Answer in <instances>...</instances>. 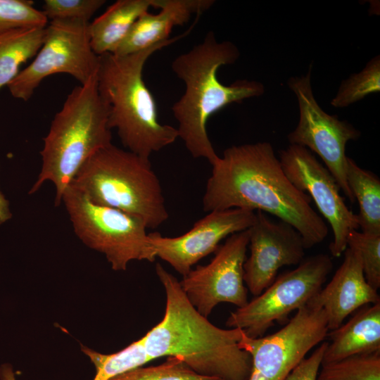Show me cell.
Returning <instances> with one entry per match:
<instances>
[{"mask_svg":"<svg viewBox=\"0 0 380 380\" xmlns=\"http://www.w3.org/2000/svg\"><path fill=\"white\" fill-rule=\"evenodd\" d=\"M311 201L288 179L272 144L262 141L223 151L212 165L202 203L208 213L237 208L270 213L293 226L308 249L329 233Z\"/></svg>","mask_w":380,"mask_h":380,"instance_id":"obj_1","label":"cell"},{"mask_svg":"<svg viewBox=\"0 0 380 380\" xmlns=\"http://www.w3.org/2000/svg\"><path fill=\"white\" fill-rule=\"evenodd\" d=\"M156 274L166 296L162 320L141 337L153 360L179 357L196 373L220 380H248L251 355L239 346L243 330L213 324L188 300L179 281L160 263Z\"/></svg>","mask_w":380,"mask_h":380,"instance_id":"obj_2","label":"cell"},{"mask_svg":"<svg viewBox=\"0 0 380 380\" xmlns=\"http://www.w3.org/2000/svg\"><path fill=\"white\" fill-rule=\"evenodd\" d=\"M239 56L234 43L218 42L210 31L202 42L179 55L171 65L185 85L183 95L172 106L179 138L194 158H204L211 165L219 156L208 135L209 118L229 104L265 93L264 85L258 81L239 80L224 85L218 80L219 68L234 64Z\"/></svg>","mask_w":380,"mask_h":380,"instance_id":"obj_3","label":"cell"},{"mask_svg":"<svg viewBox=\"0 0 380 380\" xmlns=\"http://www.w3.org/2000/svg\"><path fill=\"white\" fill-rule=\"evenodd\" d=\"M185 33L145 50L125 56H99L96 81L99 93L108 108V125L115 129L126 150L150 156L173 144L176 127L160 122L155 99L143 80V69L156 51L186 35Z\"/></svg>","mask_w":380,"mask_h":380,"instance_id":"obj_4","label":"cell"},{"mask_svg":"<svg viewBox=\"0 0 380 380\" xmlns=\"http://www.w3.org/2000/svg\"><path fill=\"white\" fill-rule=\"evenodd\" d=\"M96 75L68 95L44 138L41 170L30 194L49 182L56 189V205L82 166L112 144L108 108L99 93Z\"/></svg>","mask_w":380,"mask_h":380,"instance_id":"obj_5","label":"cell"},{"mask_svg":"<svg viewBox=\"0 0 380 380\" xmlns=\"http://www.w3.org/2000/svg\"><path fill=\"white\" fill-rule=\"evenodd\" d=\"M69 185L94 203L141 219L148 229L160 227L169 217L150 159L113 144L95 153Z\"/></svg>","mask_w":380,"mask_h":380,"instance_id":"obj_6","label":"cell"},{"mask_svg":"<svg viewBox=\"0 0 380 380\" xmlns=\"http://www.w3.org/2000/svg\"><path fill=\"white\" fill-rule=\"evenodd\" d=\"M62 202L77 236L104 254L113 270H125L132 260L155 261L148 228L141 219L94 203L71 185L65 189Z\"/></svg>","mask_w":380,"mask_h":380,"instance_id":"obj_7","label":"cell"},{"mask_svg":"<svg viewBox=\"0 0 380 380\" xmlns=\"http://www.w3.org/2000/svg\"><path fill=\"white\" fill-rule=\"evenodd\" d=\"M333 268L331 257L319 253L279 276L260 295L232 312L226 325L240 328L251 338L263 336L274 322H289L291 312L307 305L322 289Z\"/></svg>","mask_w":380,"mask_h":380,"instance_id":"obj_8","label":"cell"},{"mask_svg":"<svg viewBox=\"0 0 380 380\" xmlns=\"http://www.w3.org/2000/svg\"><path fill=\"white\" fill-rule=\"evenodd\" d=\"M89 22L51 20L34 59L7 85L15 99L28 101L40 83L57 73L70 75L85 84L97 75L99 56L91 49Z\"/></svg>","mask_w":380,"mask_h":380,"instance_id":"obj_9","label":"cell"},{"mask_svg":"<svg viewBox=\"0 0 380 380\" xmlns=\"http://www.w3.org/2000/svg\"><path fill=\"white\" fill-rule=\"evenodd\" d=\"M312 65L305 75L291 77L288 86L296 95L299 120L288 136L290 144L305 147L319 156L341 190L351 203L355 200L348 185L346 146L360 132L348 121L326 113L315 99L312 87Z\"/></svg>","mask_w":380,"mask_h":380,"instance_id":"obj_10","label":"cell"},{"mask_svg":"<svg viewBox=\"0 0 380 380\" xmlns=\"http://www.w3.org/2000/svg\"><path fill=\"white\" fill-rule=\"evenodd\" d=\"M328 331L325 312L310 303L272 334L251 338L243 331L239 346L252 358L248 380H284Z\"/></svg>","mask_w":380,"mask_h":380,"instance_id":"obj_11","label":"cell"},{"mask_svg":"<svg viewBox=\"0 0 380 380\" xmlns=\"http://www.w3.org/2000/svg\"><path fill=\"white\" fill-rule=\"evenodd\" d=\"M279 160L291 182L309 195L333 233L329 251L333 257H340L347 248V238L358 230L357 215L350 210L340 194L334 177L305 147L289 144L279 151Z\"/></svg>","mask_w":380,"mask_h":380,"instance_id":"obj_12","label":"cell"},{"mask_svg":"<svg viewBox=\"0 0 380 380\" xmlns=\"http://www.w3.org/2000/svg\"><path fill=\"white\" fill-rule=\"evenodd\" d=\"M248 243V229L230 235L208 265H198L179 281L189 302L203 316L208 317L220 303L237 308L248 303L243 265Z\"/></svg>","mask_w":380,"mask_h":380,"instance_id":"obj_13","label":"cell"},{"mask_svg":"<svg viewBox=\"0 0 380 380\" xmlns=\"http://www.w3.org/2000/svg\"><path fill=\"white\" fill-rule=\"evenodd\" d=\"M255 212L246 208L213 210L196 222L191 229L175 237L148 233L156 258L169 263L183 277L199 260L215 252L225 237L250 228Z\"/></svg>","mask_w":380,"mask_h":380,"instance_id":"obj_14","label":"cell"},{"mask_svg":"<svg viewBox=\"0 0 380 380\" xmlns=\"http://www.w3.org/2000/svg\"><path fill=\"white\" fill-rule=\"evenodd\" d=\"M248 231L251 253L243 265V279L249 291L257 296L274 281L281 267L299 265L305 248L293 226L274 221L260 210Z\"/></svg>","mask_w":380,"mask_h":380,"instance_id":"obj_15","label":"cell"},{"mask_svg":"<svg viewBox=\"0 0 380 380\" xmlns=\"http://www.w3.org/2000/svg\"><path fill=\"white\" fill-rule=\"evenodd\" d=\"M379 302L377 291L365 279L360 255L346 248L343 260L331 281L309 303L324 310L328 330L331 331L360 308Z\"/></svg>","mask_w":380,"mask_h":380,"instance_id":"obj_16","label":"cell"},{"mask_svg":"<svg viewBox=\"0 0 380 380\" xmlns=\"http://www.w3.org/2000/svg\"><path fill=\"white\" fill-rule=\"evenodd\" d=\"M213 0H159L156 14H141L113 54L125 56L148 49L168 40L174 27L188 23L194 15H201L213 4Z\"/></svg>","mask_w":380,"mask_h":380,"instance_id":"obj_17","label":"cell"},{"mask_svg":"<svg viewBox=\"0 0 380 380\" xmlns=\"http://www.w3.org/2000/svg\"><path fill=\"white\" fill-rule=\"evenodd\" d=\"M322 364L357 355L380 353V302L365 305L345 324L327 334Z\"/></svg>","mask_w":380,"mask_h":380,"instance_id":"obj_18","label":"cell"},{"mask_svg":"<svg viewBox=\"0 0 380 380\" xmlns=\"http://www.w3.org/2000/svg\"><path fill=\"white\" fill-rule=\"evenodd\" d=\"M159 0H118L89 24L90 44L101 56L113 53L133 24L151 7L158 8Z\"/></svg>","mask_w":380,"mask_h":380,"instance_id":"obj_19","label":"cell"},{"mask_svg":"<svg viewBox=\"0 0 380 380\" xmlns=\"http://www.w3.org/2000/svg\"><path fill=\"white\" fill-rule=\"evenodd\" d=\"M348 185L359 206V229L369 234H380V179L372 172L360 167L348 158Z\"/></svg>","mask_w":380,"mask_h":380,"instance_id":"obj_20","label":"cell"},{"mask_svg":"<svg viewBox=\"0 0 380 380\" xmlns=\"http://www.w3.org/2000/svg\"><path fill=\"white\" fill-rule=\"evenodd\" d=\"M46 27L0 33V89L18 75L23 63L36 56L43 44Z\"/></svg>","mask_w":380,"mask_h":380,"instance_id":"obj_21","label":"cell"},{"mask_svg":"<svg viewBox=\"0 0 380 380\" xmlns=\"http://www.w3.org/2000/svg\"><path fill=\"white\" fill-rule=\"evenodd\" d=\"M82 350L96 368L94 380H108L153 361L145 350L141 338L112 354H102L84 347Z\"/></svg>","mask_w":380,"mask_h":380,"instance_id":"obj_22","label":"cell"},{"mask_svg":"<svg viewBox=\"0 0 380 380\" xmlns=\"http://www.w3.org/2000/svg\"><path fill=\"white\" fill-rule=\"evenodd\" d=\"M317 380H380V353L353 355L322 364Z\"/></svg>","mask_w":380,"mask_h":380,"instance_id":"obj_23","label":"cell"},{"mask_svg":"<svg viewBox=\"0 0 380 380\" xmlns=\"http://www.w3.org/2000/svg\"><path fill=\"white\" fill-rule=\"evenodd\" d=\"M380 91V58L376 56L359 72L342 81L331 101L335 108H346Z\"/></svg>","mask_w":380,"mask_h":380,"instance_id":"obj_24","label":"cell"},{"mask_svg":"<svg viewBox=\"0 0 380 380\" xmlns=\"http://www.w3.org/2000/svg\"><path fill=\"white\" fill-rule=\"evenodd\" d=\"M108 380H220L196 373L182 358L169 356L163 363L139 367Z\"/></svg>","mask_w":380,"mask_h":380,"instance_id":"obj_25","label":"cell"},{"mask_svg":"<svg viewBox=\"0 0 380 380\" xmlns=\"http://www.w3.org/2000/svg\"><path fill=\"white\" fill-rule=\"evenodd\" d=\"M347 248L358 253L367 282L378 291L380 287V234L353 230L347 238Z\"/></svg>","mask_w":380,"mask_h":380,"instance_id":"obj_26","label":"cell"},{"mask_svg":"<svg viewBox=\"0 0 380 380\" xmlns=\"http://www.w3.org/2000/svg\"><path fill=\"white\" fill-rule=\"evenodd\" d=\"M48 20L27 0H0V33L29 27H45Z\"/></svg>","mask_w":380,"mask_h":380,"instance_id":"obj_27","label":"cell"},{"mask_svg":"<svg viewBox=\"0 0 380 380\" xmlns=\"http://www.w3.org/2000/svg\"><path fill=\"white\" fill-rule=\"evenodd\" d=\"M105 0H45L43 13L47 20L89 22Z\"/></svg>","mask_w":380,"mask_h":380,"instance_id":"obj_28","label":"cell"},{"mask_svg":"<svg viewBox=\"0 0 380 380\" xmlns=\"http://www.w3.org/2000/svg\"><path fill=\"white\" fill-rule=\"evenodd\" d=\"M328 342H323L307 358H303L284 380H317L319 369Z\"/></svg>","mask_w":380,"mask_h":380,"instance_id":"obj_29","label":"cell"},{"mask_svg":"<svg viewBox=\"0 0 380 380\" xmlns=\"http://www.w3.org/2000/svg\"><path fill=\"white\" fill-rule=\"evenodd\" d=\"M11 217L8 201L0 190V225Z\"/></svg>","mask_w":380,"mask_h":380,"instance_id":"obj_30","label":"cell"}]
</instances>
